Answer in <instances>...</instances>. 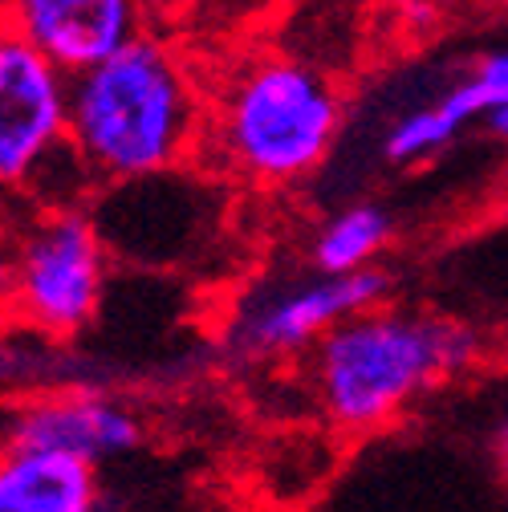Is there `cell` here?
Wrapping results in <instances>:
<instances>
[{"instance_id": "cell-15", "label": "cell", "mask_w": 508, "mask_h": 512, "mask_svg": "<svg viewBox=\"0 0 508 512\" xmlns=\"http://www.w3.org/2000/svg\"><path fill=\"white\" fill-rule=\"evenodd\" d=\"M143 5H147V17H151V29L192 33L196 21H200L204 0H143Z\"/></svg>"}, {"instance_id": "cell-3", "label": "cell", "mask_w": 508, "mask_h": 512, "mask_svg": "<svg viewBox=\"0 0 508 512\" xmlns=\"http://www.w3.org/2000/svg\"><path fill=\"white\" fill-rule=\"evenodd\" d=\"M480 354V334L456 317L383 301L338 322L305 354V382L330 427L366 435L468 374Z\"/></svg>"}, {"instance_id": "cell-7", "label": "cell", "mask_w": 508, "mask_h": 512, "mask_svg": "<svg viewBox=\"0 0 508 512\" xmlns=\"http://www.w3.org/2000/svg\"><path fill=\"white\" fill-rule=\"evenodd\" d=\"M70 147V70L0 17V191H29Z\"/></svg>"}, {"instance_id": "cell-12", "label": "cell", "mask_w": 508, "mask_h": 512, "mask_svg": "<svg viewBox=\"0 0 508 512\" xmlns=\"http://www.w3.org/2000/svg\"><path fill=\"white\" fill-rule=\"evenodd\" d=\"M395 240V216L374 204V200H358L346 204L338 212H330L309 236V265L317 273H354V269H370L387 256Z\"/></svg>"}, {"instance_id": "cell-14", "label": "cell", "mask_w": 508, "mask_h": 512, "mask_svg": "<svg viewBox=\"0 0 508 512\" xmlns=\"http://www.w3.org/2000/svg\"><path fill=\"white\" fill-rule=\"evenodd\" d=\"M289 0H204L200 21L192 33H208V37H236L244 29H257L265 21H273Z\"/></svg>"}, {"instance_id": "cell-17", "label": "cell", "mask_w": 508, "mask_h": 512, "mask_svg": "<svg viewBox=\"0 0 508 512\" xmlns=\"http://www.w3.org/2000/svg\"><path fill=\"white\" fill-rule=\"evenodd\" d=\"M13 322V305H9V244L0 232V330Z\"/></svg>"}, {"instance_id": "cell-2", "label": "cell", "mask_w": 508, "mask_h": 512, "mask_svg": "<svg viewBox=\"0 0 508 512\" xmlns=\"http://www.w3.org/2000/svg\"><path fill=\"white\" fill-rule=\"evenodd\" d=\"M346 126L334 74L305 53L261 45L208 74V131L200 163L244 187H293L317 175Z\"/></svg>"}, {"instance_id": "cell-8", "label": "cell", "mask_w": 508, "mask_h": 512, "mask_svg": "<svg viewBox=\"0 0 508 512\" xmlns=\"http://www.w3.org/2000/svg\"><path fill=\"white\" fill-rule=\"evenodd\" d=\"M9 439L29 447L66 452L86 464H110L139 452L143 423L139 415L98 391H49L33 395L9 415Z\"/></svg>"}, {"instance_id": "cell-16", "label": "cell", "mask_w": 508, "mask_h": 512, "mask_svg": "<svg viewBox=\"0 0 508 512\" xmlns=\"http://www.w3.org/2000/svg\"><path fill=\"white\" fill-rule=\"evenodd\" d=\"M492 456H496V472H500V476H504V484H508V395H504V403H500V411H496Z\"/></svg>"}, {"instance_id": "cell-9", "label": "cell", "mask_w": 508, "mask_h": 512, "mask_svg": "<svg viewBox=\"0 0 508 512\" xmlns=\"http://www.w3.org/2000/svg\"><path fill=\"white\" fill-rule=\"evenodd\" d=\"M5 21L70 74L151 29L143 0H9Z\"/></svg>"}, {"instance_id": "cell-6", "label": "cell", "mask_w": 508, "mask_h": 512, "mask_svg": "<svg viewBox=\"0 0 508 512\" xmlns=\"http://www.w3.org/2000/svg\"><path fill=\"white\" fill-rule=\"evenodd\" d=\"M216 183L196 175V163L167 167L155 175L102 183L94 196V224L110 256L135 265H171L208 244Z\"/></svg>"}, {"instance_id": "cell-18", "label": "cell", "mask_w": 508, "mask_h": 512, "mask_svg": "<svg viewBox=\"0 0 508 512\" xmlns=\"http://www.w3.org/2000/svg\"><path fill=\"white\" fill-rule=\"evenodd\" d=\"M484 131H488V139H496V143L508 151V102L484 118Z\"/></svg>"}, {"instance_id": "cell-11", "label": "cell", "mask_w": 508, "mask_h": 512, "mask_svg": "<svg viewBox=\"0 0 508 512\" xmlns=\"http://www.w3.org/2000/svg\"><path fill=\"white\" fill-rule=\"evenodd\" d=\"M472 126H480V114L476 106L468 102L464 86L456 82V74L439 86V94L423 98V102H411L407 110H399L383 139H378V159L387 167H415V163H427L435 155H443L452 143H460Z\"/></svg>"}, {"instance_id": "cell-1", "label": "cell", "mask_w": 508, "mask_h": 512, "mask_svg": "<svg viewBox=\"0 0 508 512\" xmlns=\"http://www.w3.org/2000/svg\"><path fill=\"white\" fill-rule=\"evenodd\" d=\"M208 131V66L167 29H143L70 74V147L94 183L196 163Z\"/></svg>"}, {"instance_id": "cell-10", "label": "cell", "mask_w": 508, "mask_h": 512, "mask_svg": "<svg viewBox=\"0 0 508 512\" xmlns=\"http://www.w3.org/2000/svg\"><path fill=\"white\" fill-rule=\"evenodd\" d=\"M0 512H106L98 468L29 443H0Z\"/></svg>"}, {"instance_id": "cell-4", "label": "cell", "mask_w": 508, "mask_h": 512, "mask_svg": "<svg viewBox=\"0 0 508 512\" xmlns=\"http://www.w3.org/2000/svg\"><path fill=\"white\" fill-rule=\"evenodd\" d=\"M13 322L45 342H74L106 297L110 248L82 204H33L5 232Z\"/></svg>"}, {"instance_id": "cell-5", "label": "cell", "mask_w": 508, "mask_h": 512, "mask_svg": "<svg viewBox=\"0 0 508 512\" xmlns=\"http://www.w3.org/2000/svg\"><path fill=\"white\" fill-rule=\"evenodd\" d=\"M395 297V273L370 265L354 273H309L273 277L252 285L228 313L224 342L240 362L301 358L346 317Z\"/></svg>"}, {"instance_id": "cell-19", "label": "cell", "mask_w": 508, "mask_h": 512, "mask_svg": "<svg viewBox=\"0 0 508 512\" xmlns=\"http://www.w3.org/2000/svg\"><path fill=\"white\" fill-rule=\"evenodd\" d=\"M500 212H504V220H508V196H504V204H500Z\"/></svg>"}, {"instance_id": "cell-13", "label": "cell", "mask_w": 508, "mask_h": 512, "mask_svg": "<svg viewBox=\"0 0 508 512\" xmlns=\"http://www.w3.org/2000/svg\"><path fill=\"white\" fill-rule=\"evenodd\" d=\"M456 82L464 86V94L476 106L480 126H484V118L508 102V41H496V45L480 49L476 57H468V66L456 70Z\"/></svg>"}, {"instance_id": "cell-20", "label": "cell", "mask_w": 508, "mask_h": 512, "mask_svg": "<svg viewBox=\"0 0 508 512\" xmlns=\"http://www.w3.org/2000/svg\"><path fill=\"white\" fill-rule=\"evenodd\" d=\"M5 5H9V0H0V17H5Z\"/></svg>"}]
</instances>
